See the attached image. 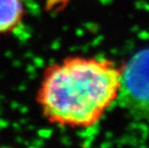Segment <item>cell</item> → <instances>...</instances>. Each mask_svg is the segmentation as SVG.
Listing matches in <instances>:
<instances>
[{"label":"cell","mask_w":149,"mask_h":148,"mask_svg":"<svg viewBox=\"0 0 149 148\" xmlns=\"http://www.w3.org/2000/svg\"><path fill=\"white\" fill-rule=\"evenodd\" d=\"M116 101L133 117L149 122V47L139 50L120 68Z\"/></svg>","instance_id":"cell-2"},{"label":"cell","mask_w":149,"mask_h":148,"mask_svg":"<svg viewBox=\"0 0 149 148\" xmlns=\"http://www.w3.org/2000/svg\"><path fill=\"white\" fill-rule=\"evenodd\" d=\"M25 15L23 0H0V35L13 32Z\"/></svg>","instance_id":"cell-3"},{"label":"cell","mask_w":149,"mask_h":148,"mask_svg":"<svg viewBox=\"0 0 149 148\" xmlns=\"http://www.w3.org/2000/svg\"><path fill=\"white\" fill-rule=\"evenodd\" d=\"M120 68L108 60L72 56L44 69L36 101L49 123L64 128L96 124L116 101Z\"/></svg>","instance_id":"cell-1"}]
</instances>
